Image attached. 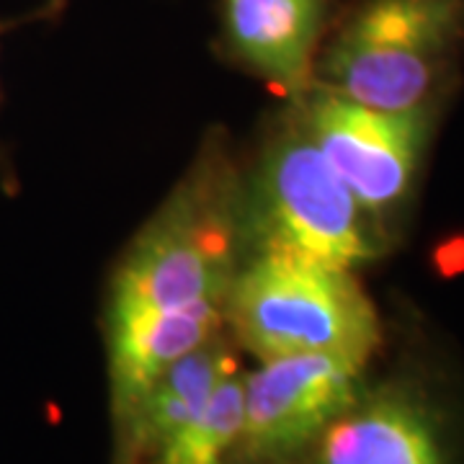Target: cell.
Returning a JSON list of instances; mask_svg holds the SVG:
<instances>
[{
    "label": "cell",
    "instance_id": "cell-2",
    "mask_svg": "<svg viewBox=\"0 0 464 464\" xmlns=\"http://www.w3.org/2000/svg\"><path fill=\"white\" fill-rule=\"evenodd\" d=\"M243 237L248 253H286L359 268L390 246V230L362 207L289 106L243 168Z\"/></svg>",
    "mask_w": 464,
    "mask_h": 464
},
{
    "label": "cell",
    "instance_id": "cell-5",
    "mask_svg": "<svg viewBox=\"0 0 464 464\" xmlns=\"http://www.w3.org/2000/svg\"><path fill=\"white\" fill-rule=\"evenodd\" d=\"M289 106L348 191L392 232L413 194L439 106L384 111L320 85Z\"/></svg>",
    "mask_w": 464,
    "mask_h": 464
},
{
    "label": "cell",
    "instance_id": "cell-11",
    "mask_svg": "<svg viewBox=\"0 0 464 464\" xmlns=\"http://www.w3.org/2000/svg\"><path fill=\"white\" fill-rule=\"evenodd\" d=\"M16 24H18V21H5V18H0V36L8 32L11 26H16ZM0 99H3V93H0Z\"/></svg>",
    "mask_w": 464,
    "mask_h": 464
},
{
    "label": "cell",
    "instance_id": "cell-6",
    "mask_svg": "<svg viewBox=\"0 0 464 464\" xmlns=\"http://www.w3.org/2000/svg\"><path fill=\"white\" fill-rule=\"evenodd\" d=\"M366 364L299 353L243 374V429L235 464H297L369 382Z\"/></svg>",
    "mask_w": 464,
    "mask_h": 464
},
{
    "label": "cell",
    "instance_id": "cell-8",
    "mask_svg": "<svg viewBox=\"0 0 464 464\" xmlns=\"http://www.w3.org/2000/svg\"><path fill=\"white\" fill-rule=\"evenodd\" d=\"M343 0H219L217 47L230 65L302 99Z\"/></svg>",
    "mask_w": 464,
    "mask_h": 464
},
{
    "label": "cell",
    "instance_id": "cell-4",
    "mask_svg": "<svg viewBox=\"0 0 464 464\" xmlns=\"http://www.w3.org/2000/svg\"><path fill=\"white\" fill-rule=\"evenodd\" d=\"M225 333L258 362L325 353L374 359L382 323L353 268L286 253H248L225 302Z\"/></svg>",
    "mask_w": 464,
    "mask_h": 464
},
{
    "label": "cell",
    "instance_id": "cell-10",
    "mask_svg": "<svg viewBox=\"0 0 464 464\" xmlns=\"http://www.w3.org/2000/svg\"><path fill=\"white\" fill-rule=\"evenodd\" d=\"M243 429L240 366L217 384L209 402L166 439L145 464H235Z\"/></svg>",
    "mask_w": 464,
    "mask_h": 464
},
{
    "label": "cell",
    "instance_id": "cell-9",
    "mask_svg": "<svg viewBox=\"0 0 464 464\" xmlns=\"http://www.w3.org/2000/svg\"><path fill=\"white\" fill-rule=\"evenodd\" d=\"M237 369L235 343L219 333L194 348L152 382L142 400L124 449L111 464H145L166 439L183 429L209 402L217 384Z\"/></svg>",
    "mask_w": 464,
    "mask_h": 464
},
{
    "label": "cell",
    "instance_id": "cell-1",
    "mask_svg": "<svg viewBox=\"0 0 464 464\" xmlns=\"http://www.w3.org/2000/svg\"><path fill=\"white\" fill-rule=\"evenodd\" d=\"M246 258L243 166L222 130L116 261L106 295V364L114 457L168 366L225 333V302Z\"/></svg>",
    "mask_w": 464,
    "mask_h": 464
},
{
    "label": "cell",
    "instance_id": "cell-7",
    "mask_svg": "<svg viewBox=\"0 0 464 464\" xmlns=\"http://www.w3.org/2000/svg\"><path fill=\"white\" fill-rule=\"evenodd\" d=\"M297 464H457L439 400L413 377L366 382Z\"/></svg>",
    "mask_w": 464,
    "mask_h": 464
},
{
    "label": "cell",
    "instance_id": "cell-3",
    "mask_svg": "<svg viewBox=\"0 0 464 464\" xmlns=\"http://www.w3.org/2000/svg\"><path fill=\"white\" fill-rule=\"evenodd\" d=\"M464 54V0H351L317 54L315 85L384 111L433 109Z\"/></svg>",
    "mask_w": 464,
    "mask_h": 464
}]
</instances>
